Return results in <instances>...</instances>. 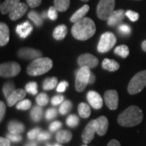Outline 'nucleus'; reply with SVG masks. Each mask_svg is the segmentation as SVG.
Masks as SVG:
<instances>
[{"mask_svg": "<svg viewBox=\"0 0 146 146\" xmlns=\"http://www.w3.org/2000/svg\"><path fill=\"white\" fill-rule=\"evenodd\" d=\"M96 33V25L94 21L88 17L74 23L72 28V34L74 38L80 41H86Z\"/></svg>", "mask_w": 146, "mask_h": 146, "instance_id": "f257e3e1", "label": "nucleus"}, {"mask_svg": "<svg viewBox=\"0 0 146 146\" xmlns=\"http://www.w3.org/2000/svg\"><path fill=\"white\" fill-rule=\"evenodd\" d=\"M143 120V112L140 107L131 106L118 117V123L122 127H131L140 124Z\"/></svg>", "mask_w": 146, "mask_h": 146, "instance_id": "f03ea898", "label": "nucleus"}, {"mask_svg": "<svg viewBox=\"0 0 146 146\" xmlns=\"http://www.w3.org/2000/svg\"><path fill=\"white\" fill-rule=\"evenodd\" d=\"M52 67L53 62L50 58H38L29 64L27 67V73L32 76H37L48 72Z\"/></svg>", "mask_w": 146, "mask_h": 146, "instance_id": "7ed1b4c3", "label": "nucleus"}, {"mask_svg": "<svg viewBox=\"0 0 146 146\" xmlns=\"http://www.w3.org/2000/svg\"><path fill=\"white\" fill-rule=\"evenodd\" d=\"M146 86V70L136 73L131 78L127 86L129 94L135 95L141 92Z\"/></svg>", "mask_w": 146, "mask_h": 146, "instance_id": "20e7f679", "label": "nucleus"}, {"mask_svg": "<svg viewBox=\"0 0 146 146\" xmlns=\"http://www.w3.org/2000/svg\"><path fill=\"white\" fill-rule=\"evenodd\" d=\"M115 0H100L97 7V15L102 21H107L115 11Z\"/></svg>", "mask_w": 146, "mask_h": 146, "instance_id": "39448f33", "label": "nucleus"}, {"mask_svg": "<svg viewBox=\"0 0 146 146\" xmlns=\"http://www.w3.org/2000/svg\"><path fill=\"white\" fill-rule=\"evenodd\" d=\"M91 76L90 68L88 67H80L76 76L75 87L77 92H83L86 86L89 84V79Z\"/></svg>", "mask_w": 146, "mask_h": 146, "instance_id": "423d86ee", "label": "nucleus"}, {"mask_svg": "<svg viewBox=\"0 0 146 146\" xmlns=\"http://www.w3.org/2000/svg\"><path fill=\"white\" fill-rule=\"evenodd\" d=\"M116 43V36L110 32H106L100 37L98 45V51L99 53H106L110 50Z\"/></svg>", "mask_w": 146, "mask_h": 146, "instance_id": "0eeeda50", "label": "nucleus"}, {"mask_svg": "<svg viewBox=\"0 0 146 146\" xmlns=\"http://www.w3.org/2000/svg\"><path fill=\"white\" fill-rule=\"evenodd\" d=\"M21 66L16 62H7L2 63L0 66V75L2 77H13L21 72Z\"/></svg>", "mask_w": 146, "mask_h": 146, "instance_id": "6e6552de", "label": "nucleus"}, {"mask_svg": "<svg viewBox=\"0 0 146 146\" xmlns=\"http://www.w3.org/2000/svg\"><path fill=\"white\" fill-rule=\"evenodd\" d=\"M80 67H88L89 68H96L98 65V59L91 54H83L80 55L77 59Z\"/></svg>", "mask_w": 146, "mask_h": 146, "instance_id": "1a4fd4ad", "label": "nucleus"}, {"mask_svg": "<svg viewBox=\"0 0 146 146\" xmlns=\"http://www.w3.org/2000/svg\"><path fill=\"white\" fill-rule=\"evenodd\" d=\"M104 101L110 110H115L119 106V95L116 90H107L104 94Z\"/></svg>", "mask_w": 146, "mask_h": 146, "instance_id": "9d476101", "label": "nucleus"}, {"mask_svg": "<svg viewBox=\"0 0 146 146\" xmlns=\"http://www.w3.org/2000/svg\"><path fill=\"white\" fill-rule=\"evenodd\" d=\"M18 56L21 58L28 59V60H34L38 58L42 57V52L33 48H21L17 52Z\"/></svg>", "mask_w": 146, "mask_h": 146, "instance_id": "9b49d317", "label": "nucleus"}, {"mask_svg": "<svg viewBox=\"0 0 146 146\" xmlns=\"http://www.w3.org/2000/svg\"><path fill=\"white\" fill-rule=\"evenodd\" d=\"M94 124L95 127L96 133L100 136L106 135L108 130L109 122L106 116H100L98 119H94Z\"/></svg>", "mask_w": 146, "mask_h": 146, "instance_id": "f8f14e48", "label": "nucleus"}, {"mask_svg": "<svg viewBox=\"0 0 146 146\" xmlns=\"http://www.w3.org/2000/svg\"><path fill=\"white\" fill-rule=\"evenodd\" d=\"M96 133L95 127L94 124V120H91L88 123V124L85 126L83 132H82V141L84 144H89L91 141L94 140V135Z\"/></svg>", "mask_w": 146, "mask_h": 146, "instance_id": "ddd939ff", "label": "nucleus"}, {"mask_svg": "<svg viewBox=\"0 0 146 146\" xmlns=\"http://www.w3.org/2000/svg\"><path fill=\"white\" fill-rule=\"evenodd\" d=\"M87 99H88V102L90 106L94 109L99 110L102 107L103 101H102L101 95L98 93L93 91V90L89 91L87 94Z\"/></svg>", "mask_w": 146, "mask_h": 146, "instance_id": "4468645a", "label": "nucleus"}, {"mask_svg": "<svg viewBox=\"0 0 146 146\" xmlns=\"http://www.w3.org/2000/svg\"><path fill=\"white\" fill-rule=\"evenodd\" d=\"M28 11V5L23 3H20L16 7L9 13V18L11 21H17L21 19Z\"/></svg>", "mask_w": 146, "mask_h": 146, "instance_id": "2eb2a0df", "label": "nucleus"}, {"mask_svg": "<svg viewBox=\"0 0 146 146\" xmlns=\"http://www.w3.org/2000/svg\"><path fill=\"white\" fill-rule=\"evenodd\" d=\"M126 16V11L123 9L115 11L111 16H110L107 20V25L109 26H115L117 25L120 24L122 21H123L124 16Z\"/></svg>", "mask_w": 146, "mask_h": 146, "instance_id": "dca6fc26", "label": "nucleus"}, {"mask_svg": "<svg viewBox=\"0 0 146 146\" xmlns=\"http://www.w3.org/2000/svg\"><path fill=\"white\" fill-rule=\"evenodd\" d=\"M25 96H26V90H24L22 89H16L7 99L8 106H10V107L13 106L16 102L24 99Z\"/></svg>", "mask_w": 146, "mask_h": 146, "instance_id": "f3484780", "label": "nucleus"}, {"mask_svg": "<svg viewBox=\"0 0 146 146\" xmlns=\"http://www.w3.org/2000/svg\"><path fill=\"white\" fill-rule=\"evenodd\" d=\"M33 31V26L29 21H25L24 23L18 25L16 28V33L21 38H26Z\"/></svg>", "mask_w": 146, "mask_h": 146, "instance_id": "a211bd4d", "label": "nucleus"}, {"mask_svg": "<svg viewBox=\"0 0 146 146\" xmlns=\"http://www.w3.org/2000/svg\"><path fill=\"white\" fill-rule=\"evenodd\" d=\"M7 128H8V131L10 133L21 135V133H23L25 131V125L19 121L12 120V121L9 122V123L7 125Z\"/></svg>", "mask_w": 146, "mask_h": 146, "instance_id": "6ab92c4d", "label": "nucleus"}, {"mask_svg": "<svg viewBox=\"0 0 146 146\" xmlns=\"http://www.w3.org/2000/svg\"><path fill=\"white\" fill-rule=\"evenodd\" d=\"M21 0H5L3 3H1L0 10L2 14H7L10 13L16 6L21 2Z\"/></svg>", "mask_w": 146, "mask_h": 146, "instance_id": "aec40b11", "label": "nucleus"}, {"mask_svg": "<svg viewBox=\"0 0 146 146\" xmlns=\"http://www.w3.org/2000/svg\"><path fill=\"white\" fill-rule=\"evenodd\" d=\"M89 6L88 4L84 5L82 7H80L73 14L72 17L70 18V21L72 23H76L77 21L82 20L83 18H84V16L89 12Z\"/></svg>", "mask_w": 146, "mask_h": 146, "instance_id": "412c9836", "label": "nucleus"}, {"mask_svg": "<svg viewBox=\"0 0 146 146\" xmlns=\"http://www.w3.org/2000/svg\"><path fill=\"white\" fill-rule=\"evenodd\" d=\"M9 42V29L5 23L0 24V46H3Z\"/></svg>", "mask_w": 146, "mask_h": 146, "instance_id": "4be33fe9", "label": "nucleus"}, {"mask_svg": "<svg viewBox=\"0 0 146 146\" xmlns=\"http://www.w3.org/2000/svg\"><path fill=\"white\" fill-rule=\"evenodd\" d=\"M55 139L59 144H65L68 143L72 139V133L68 130H62L57 132Z\"/></svg>", "mask_w": 146, "mask_h": 146, "instance_id": "5701e85b", "label": "nucleus"}, {"mask_svg": "<svg viewBox=\"0 0 146 146\" xmlns=\"http://www.w3.org/2000/svg\"><path fill=\"white\" fill-rule=\"evenodd\" d=\"M67 33H68L67 26L64 25H60L54 29V30L53 32V36L55 40L61 41L66 36Z\"/></svg>", "mask_w": 146, "mask_h": 146, "instance_id": "b1692460", "label": "nucleus"}, {"mask_svg": "<svg viewBox=\"0 0 146 146\" xmlns=\"http://www.w3.org/2000/svg\"><path fill=\"white\" fill-rule=\"evenodd\" d=\"M102 68L105 70H107L109 72H115L119 68V64L118 62L113 59L105 58L102 63Z\"/></svg>", "mask_w": 146, "mask_h": 146, "instance_id": "393cba45", "label": "nucleus"}, {"mask_svg": "<svg viewBox=\"0 0 146 146\" xmlns=\"http://www.w3.org/2000/svg\"><path fill=\"white\" fill-rule=\"evenodd\" d=\"M78 113L81 118L88 119L91 115V109L89 105L84 102H81L78 106Z\"/></svg>", "mask_w": 146, "mask_h": 146, "instance_id": "a878e982", "label": "nucleus"}, {"mask_svg": "<svg viewBox=\"0 0 146 146\" xmlns=\"http://www.w3.org/2000/svg\"><path fill=\"white\" fill-rule=\"evenodd\" d=\"M43 115V110L40 106H36L32 109L30 112V117L33 122H39L42 119Z\"/></svg>", "mask_w": 146, "mask_h": 146, "instance_id": "bb28decb", "label": "nucleus"}, {"mask_svg": "<svg viewBox=\"0 0 146 146\" xmlns=\"http://www.w3.org/2000/svg\"><path fill=\"white\" fill-rule=\"evenodd\" d=\"M58 79L57 77H50L46 78L42 84V88L44 90H51L57 85Z\"/></svg>", "mask_w": 146, "mask_h": 146, "instance_id": "cd10ccee", "label": "nucleus"}, {"mask_svg": "<svg viewBox=\"0 0 146 146\" xmlns=\"http://www.w3.org/2000/svg\"><path fill=\"white\" fill-rule=\"evenodd\" d=\"M28 17L31 20L37 27L42 26V23H43V17L40 16L36 11H29V13L28 14Z\"/></svg>", "mask_w": 146, "mask_h": 146, "instance_id": "c85d7f7f", "label": "nucleus"}, {"mask_svg": "<svg viewBox=\"0 0 146 146\" xmlns=\"http://www.w3.org/2000/svg\"><path fill=\"white\" fill-rule=\"evenodd\" d=\"M54 7L58 11H65L70 6V0H54Z\"/></svg>", "mask_w": 146, "mask_h": 146, "instance_id": "c756f323", "label": "nucleus"}, {"mask_svg": "<svg viewBox=\"0 0 146 146\" xmlns=\"http://www.w3.org/2000/svg\"><path fill=\"white\" fill-rule=\"evenodd\" d=\"M115 54L122 58H127L129 55V49L126 45H121L115 49Z\"/></svg>", "mask_w": 146, "mask_h": 146, "instance_id": "7c9ffc66", "label": "nucleus"}, {"mask_svg": "<svg viewBox=\"0 0 146 146\" xmlns=\"http://www.w3.org/2000/svg\"><path fill=\"white\" fill-rule=\"evenodd\" d=\"M72 102L69 101V100H67V101H64L63 103L60 105L58 110H59V113L61 115H67L68 112L72 110Z\"/></svg>", "mask_w": 146, "mask_h": 146, "instance_id": "2f4dec72", "label": "nucleus"}, {"mask_svg": "<svg viewBox=\"0 0 146 146\" xmlns=\"http://www.w3.org/2000/svg\"><path fill=\"white\" fill-rule=\"evenodd\" d=\"M16 90L15 89V85L14 84L11 83V82H8V83H6L3 87V94L5 96V98L7 99L8 97L10 96L11 94H12L14 91Z\"/></svg>", "mask_w": 146, "mask_h": 146, "instance_id": "473e14b6", "label": "nucleus"}, {"mask_svg": "<svg viewBox=\"0 0 146 146\" xmlns=\"http://www.w3.org/2000/svg\"><path fill=\"white\" fill-rule=\"evenodd\" d=\"M79 118L76 115H70L67 118V120H66V123L68 127H77V125L79 124Z\"/></svg>", "mask_w": 146, "mask_h": 146, "instance_id": "72a5a7b5", "label": "nucleus"}, {"mask_svg": "<svg viewBox=\"0 0 146 146\" xmlns=\"http://www.w3.org/2000/svg\"><path fill=\"white\" fill-rule=\"evenodd\" d=\"M36 102L38 106H45L49 102V98H48L46 94L42 93V94L37 95V97H36Z\"/></svg>", "mask_w": 146, "mask_h": 146, "instance_id": "f704fd0d", "label": "nucleus"}, {"mask_svg": "<svg viewBox=\"0 0 146 146\" xmlns=\"http://www.w3.org/2000/svg\"><path fill=\"white\" fill-rule=\"evenodd\" d=\"M32 103L31 101L29 99H23L20 101V102L16 105V109L21 110H27L31 107Z\"/></svg>", "mask_w": 146, "mask_h": 146, "instance_id": "c9c22d12", "label": "nucleus"}, {"mask_svg": "<svg viewBox=\"0 0 146 146\" xmlns=\"http://www.w3.org/2000/svg\"><path fill=\"white\" fill-rule=\"evenodd\" d=\"M25 90L29 94H32V95H36L37 94V84L34 81L28 83L25 85Z\"/></svg>", "mask_w": 146, "mask_h": 146, "instance_id": "e433bc0d", "label": "nucleus"}, {"mask_svg": "<svg viewBox=\"0 0 146 146\" xmlns=\"http://www.w3.org/2000/svg\"><path fill=\"white\" fill-rule=\"evenodd\" d=\"M41 132H42V130H41L40 127L33 128V129H32L31 131H29L28 132V138H29V140L33 141V140H35L36 138L38 137L39 134H40Z\"/></svg>", "mask_w": 146, "mask_h": 146, "instance_id": "4c0bfd02", "label": "nucleus"}, {"mask_svg": "<svg viewBox=\"0 0 146 146\" xmlns=\"http://www.w3.org/2000/svg\"><path fill=\"white\" fill-rule=\"evenodd\" d=\"M58 10L55 7H50L47 11V17H49L50 20L55 21L58 18Z\"/></svg>", "mask_w": 146, "mask_h": 146, "instance_id": "58836bf2", "label": "nucleus"}, {"mask_svg": "<svg viewBox=\"0 0 146 146\" xmlns=\"http://www.w3.org/2000/svg\"><path fill=\"white\" fill-rule=\"evenodd\" d=\"M126 16L132 22H135V21H138L139 19V14L136 12V11H133L127 10L126 11Z\"/></svg>", "mask_w": 146, "mask_h": 146, "instance_id": "ea45409f", "label": "nucleus"}, {"mask_svg": "<svg viewBox=\"0 0 146 146\" xmlns=\"http://www.w3.org/2000/svg\"><path fill=\"white\" fill-rule=\"evenodd\" d=\"M118 29H119V33H121L122 35H128L131 33V28L129 27V25H125V24L120 25L118 28Z\"/></svg>", "mask_w": 146, "mask_h": 146, "instance_id": "a19ab883", "label": "nucleus"}, {"mask_svg": "<svg viewBox=\"0 0 146 146\" xmlns=\"http://www.w3.org/2000/svg\"><path fill=\"white\" fill-rule=\"evenodd\" d=\"M56 116H57V110L54 108H50V109L47 110L46 112V119L47 120L54 119Z\"/></svg>", "mask_w": 146, "mask_h": 146, "instance_id": "79ce46f5", "label": "nucleus"}, {"mask_svg": "<svg viewBox=\"0 0 146 146\" xmlns=\"http://www.w3.org/2000/svg\"><path fill=\"white\" fill-rule=\"evenodd\" d=\"M63 102H64V97L63 95L54 96L51 99V103H52L53 106H58V105L62 104Z\"/></svg>", "mask_w": 146, "mask_h": 146, "instance_id": "37998d69", "label": "nucleus"}, {"mask_svg": "<svg viewBox=\"0 0 146 146\" xmlns=\"http://www.w3.org/2000/svg\"><path fill=\"white\" fill-rule=\"evenodd\" d=\"M61 127H62V123L60 121H54V122L51 123L50 125L49 126V129L50 131L54 132V131L58 130Z\"/></svg>", "mask_w": 146, "mask_h": 146, "instance_id": "c03bdc74", "label": "nucleus"}, {"mask_svg": "<svg viewBox=\"0 0 146 146\" xmlns=\"http://www.w3.org/2000/svg\"><path fill=\"white\" fill-rule=\"evenodd\" d=\"M7 138H8L11 141H13V142H20L22 141V136L21 135L12 134L10 132L7 135Z\"/></svg>", "mask_w": 146, "mask_h": 146, "instance_id": "a18cd8bd", "label": "nucleus"}, {"mask_svg": "<svg viewBox=\"0 0 146 146\" xmlns=\"http://www.w3.org/2000/svg\"><path fill=\"white\" fill-rule=\"evenodd\" d=\"M68 87V83L67 81H65V80H63L62 81L61 83L58 84V85L57 86V90L58 93H63V92H65L66 91V89Z\"/></svg>", "mask_w": 146, "mask_h": 146, "instance_id": "49530a36", "label": "nucleus"}, {"mask_svg": "<svg viewBox=\"0 0 146 146\" xmlns=\"http://www.w3.org/2000/svg\"><path fill=\"white\" fill-rule=\"evenodd\" d=\"M50 134L47 131H42L39 136L37 137V140L39 141H47L50 138Z\"/></svg>", "mask_w": 146, "mask_h": 146, "instance_id": "de8ad7c7", "label": "nucleus"}, {"mask_svg": "<svg viewBox=\"0 0 146 146\" xmlns=\"http://www.w3.org/2000/svg\"><path fill=\"white\" fill-rule=\"evenodd\" d=\"M28 5L31 8H35L36 7L41 5L42 0H26Z\"/></svg>", "mask_w": 146, "mask_h": 146, "instance_id": "09e8293b", "label": "nucleus"}, {"mask_svg": "<svg viewBox=\"0 0 146 146\" xmlns=\"http://www.w3.org/2000/svg\"><path fill=\"white\" fill-rule=\"evenodd\" d=\"M6 112V106L3 102H0V121H3Z\"/></svg>", "mask_w": 146, "mask_h": 146, "instance_id": "8fccbe9b", "label": "nucleus"}, {"mask_svg": "<svg viewBox=\"0 0 146 146\" xmlns=\"http://www.w3.org/2000/svg\"><path fill=\"white\" fill-rule=\"evenodd\" d=\"M11 141L8 138H0V146H10Z\"/></svg>", "mask_w": 146, "mask_h": 146, "instance_id": "3c124183", "label": "nucleus"}, {"mask_svg": "<svg viewBox=\"0 0 146 146\" xmlns=\"http://www.w3.org/2000/svg\"><path fill=\"white\" fill-rule=\"evenodd\" d=\"M107 146H121L120 145V143L119 141H118L117 140H111V141H110L109 143H108V145Z\"/></svg>", "mask_w": 146, "mask_h": 146, "instance_id": "603ef678", "label": "nucleus"}, {"mask_svg": "<svg viewBox=\"0 0 146 146\" xmlns=\"http://www.w3.org/2000/svg\"><path fill=\"white\" fill-rule=\"evenodd\" d=\"M95 76L94 75V73L91 72V76H90V79H89V84H93L95 81Z\"/></svg>", "mask_w": 146, "mask_h": 146, "instance_id": "864d4df0", "label": "nucleus"}, {"mask_svg": "<svg viewBox=\"0 0 146 146\" xmlns=\"http://www.w3.org/2000/svg\"><path fill=\"white\" fill-rule=\"evenodd\" d=\"M25 146H37V144L35 141H30V142L27 143Z\"/></svg>", "mask_w": 146, "mask_h": 146, "instance_id": "5fc2aeb1", "label": "nucleus"}, {"mask_svg": "<svg viewBox=\"0 0 146 146\" xmlns=\"http://www.w3.org/2000/svg\"><path fill=\"white\" fill-rule=\"evenodd\" d=\"M141 48H142V50H143L144 51H145L146 52V40L142 42V44H141Z\"/></svg>", "mask_w": 146, "mask_h": 146, "instance_id": "6e6d98bb", "label": "nucleus"}, {"mask_svg": "<svg viewBox=\"0 0 146 146\" xmlns=\"http://www.w3.org/2000/svg\"><path fill=\"white\" fill-rule=\"evenodd\" d=\"M42 17H43V18L46 17V12H43V14H42Z\"/></svg>", "mask_w": 146, "mask_h": 146, "instance_id": "4d7b16f0", "label": "nucleus"}, {"mask_svg": "<svg viewBox=\"0 0 146 146\" xmlns=\"http://www.w3.org/2000/svg\"><path fill=\"white\" fill-rule=\"evenodd\" d=\"M53 146H61V145H59L58 143H57V144H54V145Z\"/></svg>", "mask_w": 146, "mask_h": 146, "instance_id": "13d9d810", "label": "nucleus"}, {"mask_svg": "<svg viewBox=\"0 0 146 146\" xmlns=\"http://www.w3.org/2000/svg\"><path fill=\"white\" fill-rule=\"evenodd\" d=\"M81 1H83V2H88L89 0H81Z\"/></svg>", "mask_w": 146, "mask_h": 146, "instance_id": "bf43d9fd", "label": "nucleus"}, {"mask_svg": "<svg viewBox=\"0 0 146 146\" xmlns=\"http://www.w3.org/2000/svg\"><path fill=\"white\" fill-rule=\"evenodd\" d=\"M46 146H52V145H50V144H47Z\"/></svg>", "mask_w": 146, "mask_h": 146, "instance_id": "052dcab7", "label": "nucleus"}, {"mask_svg": "<svg viewBox=\"0 0 146 146\" xmlns=\"http://www.w3.org/2000/svg\"><path fill=\"white\" fill-rule=\"evenodd\" d=\"M84 146H86V145H84Z\"/></svg>", "mask_w": 146, "mask_h": 146, "instance_id": "680f3d73", "label": "nucleus"}]
</instances>
